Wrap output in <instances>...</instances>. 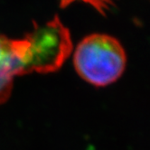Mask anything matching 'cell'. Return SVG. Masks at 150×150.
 Segmentation results:
<instances>
[{
    "mask_svg": "<svg viewBox=\"0 0 150 150\" xmlns=\"http://www.w3.org/2000/svg\"><path fill=\"white\" fill-rule=\"evenodd\" d=\"M73 64L85 81L96 87H104L123 74L127 55L117 38L106 34H91L77 45L73 52Z\"/></svg>",
    "mask_w": 150,
    "mask_h": 150,
    "instance_id": "obj_1",
    "label": "cell"
},
{
    "mask_svg": "<svg viewBox=\"0 0 150 150\" xmlns=\"http://www.w3.org/2000/svg\"><path fill=\"white\" fill-rule=\"evenodd\" d=\"M25 36L30 42L39 73L58 71L72 52L71 32L58 15L41 25L34 23L33 29Z\"/></svg>",
    "mask_w": 150,
    "mask_h": 150,
    "instance_id": "obj_2",
    "label": "cell"
},
{
    "mask_svg": "<svg viewBox=\"0 0 150 150\" xmlns=\"http://www.w3.org/2000/svg\"><path fill=\"white\" fill-rule=\"evenodd\" d=\"M37 72V64L25 35L14 39L0 35V105L10 97L16 76Z\"/></svg>",
    "mask_w": 150,
    "mask_h": 150,
    "instance_id": "obj_3",
    "label": "cell"
},
{
    "mask_svg": "<svg viewBox=\"0 0 150 150\" xmlns=\"http://www.w3.org/2000/svg\"><path fill=\"white\" fill-rule=\"evenodd\" d=\"M61 8H66L75 3H82L92 9L102 16H108L114 9L119 6L121 0H58Z\"/></svg>",
    "mask_w": 150,
    "mask_h": 150,
    "instance_id": "obj_4",
    "label": "cell"
}]
</instances>
